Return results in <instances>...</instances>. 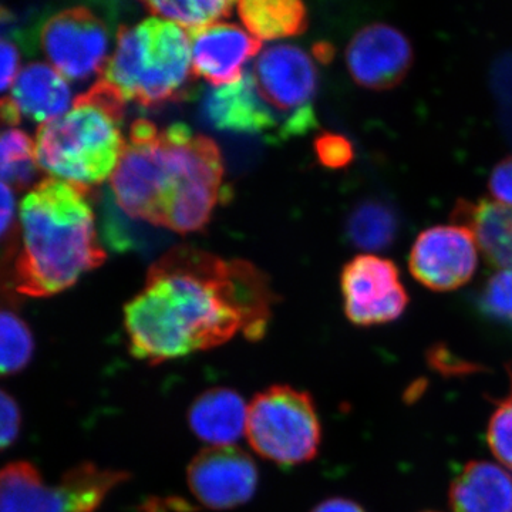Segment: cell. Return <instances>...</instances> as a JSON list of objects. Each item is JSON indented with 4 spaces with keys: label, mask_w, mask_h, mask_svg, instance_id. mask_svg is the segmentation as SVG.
Segmentation results:
<instances>
[{
    "label": "cell",
    "mask_w": 512,
    "mask_h": 512,
    "mask_svg": "<svg viewBox=\"0 0 512 512\" xmlns=\"http://www.w3.org/2000/svg\"><path fill=\"white\" fill-rule=\"evenodd\" d=\"M90 192L46 178L20 202V249L12 275L20 295H57L104 264Z\"/></svg>",
    "instance_id": "obj_3"
},
{
    "label": "cell",
    "mask_w": 512,
    "mask_h": 512,
    "mask_svg": "<svg viewBox=\"0 0 512 512\" xmlns=\"http://www.w3.org/2000/svg\"><path fill=\"white\" fill-rule=\"evenodd\" d=\"M346 232L350 242L363 251H384L396 241L399 217L390 205L370 200L349 215Z\"/></svg>",
    "instance_id": "obj_21"
},
{
    "label": "cell",
    "mask_w": 512,
    "mask_h": 512,
    "mask_svg": "<svg viewBox=\"0 0 512 512\" xmlns=\"http://www.w3.org/2000/svg\"><path fill=\"white\" fill-rule=\"evenodd\" d=\"M0 121L5 126H19L22 117H20L19 110L16 109L15 103L10 100V97H3L0 100Z\"/></svg>",
    "instance_id": "obj_33"
},
{
    "label": "cell",
    "mask_w": 512,
    "mask_h": 512,
    "mask_svg": "<svg viewBox=\"0 0 512 512\" xmlns=\"http://www.w3.org/2000/svg\"><path fill=\"white\" fill-rule=\"evenodd\" d=\"M20 53L10 40L0 37V93L12 86L20 72Z\"/></svg>",
    "instance_id": "obj_30"
},
{
    "label": "cell",
    "mask_w": 512,
    "mask_h": 512,
    "mask_svg": "<svg viewBox=\"0 0 512 512\" xmlns=\"http://www.w3.org/2000/svg\"><path fill=\"white\" fill-rule=\"evenodd\" d=\"M248 404L227 387H214L198 396L188 410L192 433L210 447L234 446L247 431Z\"/></svg>",
    "instance_id": "obj_18"
},
{
    "label": "cell",
    "mask_w": 512,
    "mask_h": 512,
    "mask_svg": "<svg viewBox=\"0 0 512 512\" xmlns=\"http://www.w3.org/2000/svg\"><path fill=\"white\" fill-rule=\"evenodd\" d=\"M16 25H18V20L12 10L0 6V33H12Z\"/></svg>",
    "instance_id": "obj_34"
},
{
    "label": "cell",
    "mask_w": 512,
    "mask_h": 512,
    "mask_svg": "<svg viewBox=\"0 0 512 512\" xmlns=\"http://www.w3.org/2000/svg\"><path fill=\"white\" fill-rule=\"evenodd\" d=\"M101 79L124 100L147 109L190 99L197 80L192 72L190 35L157 18L121 26Z\"/></svg>",
    "instance_id": "obj_5"
},
{
    "label": "cell",
    "mask_w": 512,
    "mask_h": 512,
    "mask_svg": "<svg viewBox=\"0 0 512 512\" xmlns=\"http://www.w3.org/2000/svg\"><path fill=\"white\" fill-rule=\"evenodd\" d=\"M346 64L359 86L376 92L393 89L412 69V43L394 26L372 23L350 40Z\"/></svg>",
    "instance_id": "obj_13"
},
{
    "label": "cell",
    "mask_w": 512,
    "mask_h": 512,
    "mask_svg": "<svg viewBox=\"0 0 512 512\" xmlns=\"http://www.w3.org/2000/svg\"><path fill=\"white\" fill-rule=\"evenodd\" d=\"M251 73L265 103L276 114H286L282 140L318 127L313 110L318 69L305 50L293 45L268 47L256 59Z\"/></svg>",
    "instance_id": "obj_8"
},
{
    "label": "cell",
    "mask_w": 512,
    "mask_h": 512,
    "mask_svg": "<svg viewBox=\"0 0 512 512\" xmlns=\"http://www.w3.org/2000/svg\"><path fill=\"white\" fill-rule=\"evenodd\" d=\"M22 429V412L18 402L0 389V451L13 446Z\"/></svg>",
    "instance_id": "obj_28"
},
{
    "label": "cell",
    "mask_w": 512,
    "mask_h": 512,
    "mask_svg": "<svg viewBox=\"0 0 512 512\" xmlns=\"http://www.w3.org/2000/svg\"><path fill=\"white\" fill-rule=\"evenodd\" d=\"M254 458L237 446L207 447L188 466L187 481L198 503L212 511L247 504L258 487Z\"/></svg>",
    "instance_id": "obj_11"
},
{
    "label": "cell",
    "mask_w": 512,
    "mask_h": 512,
    "mask_svg": "<svg viewBox=\"0 0 512 512\" xmlns=\"http://www.w3.org/2000/svg\"><path fill=\"white\" fill-rule=\"evenodd\" d=\"M453 225L467 229L488 265L512 269V208L501 202L460 200L451 212Z\"/></svg>",
    "instance_id": "obj_16"
},
{
    "label": "cell",
    "mask_w": 512,
    "mask_h": 512,
    "mask_svg": "<svg viewBox=\"0 0 512 512\" xmlns=\"http://www.w3.org/2000/svg\"><path fill=\"white\" fill-rule=\"evenodd\" d=\"M110 187L128 217L190 234L210 222L224 195V161L214 140L185 124L158 128L140 119L130 128Z\"/></svg>",
    "instance_id": "obj_2"
},
{
    "label": "cell",
    "mask_w": 512,
    "mask_h": 512,
    "mask_svg": "<svg viewBox=\"0 0 512 512\" xmlns=\"http://www.w3.org/2000/svg\"><path fill=\"white\" fill-rule=\"evenodd\" d=\"M453 512H512V477L490 461H470L448 491Z\"/></svg>",
    "instance_id": "obj_19"
},
{
    "label": "cell",
    "mask_w": 512,
    "mask_h": 512,
    "mask_svg": "<svg viewBox=\"0 0 512 512\" xmlns=\"http://www.w3.org/2000/svg\"><path fill=\"white\" fill-rule=\"evenodd\" d=\"M237 8L245 28L258 40L299 36L308 29V12L296 0H245Z\"/></svg>",
    "instance_id": "obj_20"
},
{
    "label": "cell",
    "mask_w": 512,
    "mask_h": 512,
    "mask_svg": "<svg viewBox=\"0 0 512 512\" xmlns=\"http://www.w3.org/2000/svg\"><path fill=\"white\" fill-rule=\"evenodd\" d=\"M480 308L488 318L512 325V269H501L485 282Z\"/></svg>",
    "instance_id": "obj_26"
},
{
    "label": "cell",
    "mask_w": 512,
    "mask_h": 512,
    "mask_svg": "<svg viewBox=\"0 0 512 512\" xmlns=\"http://www.w3.org/2000/svg\"><path fill=\"white\" fill-rule=\"evenodd\" d=\"M192 72L214 87L237 83L244 66L261 50L262 42L234 23H217L188 33Z\"/></svg>",
    "instance_id": "obj_14"
},
{
    "label": "cell",
    "mask_w": 512,
    "mask_h": 512,
    "mask_svg": "<svg viewBox=\"0 0 512 512\" xmlns=\"http://www.w3.org/2000/svg\"><path fill=\"white\" fill-rule=\"evenodd\" d=\"M126 103L103 79L77 96L72 109L37 130L40 170L87 190L111 178L127 144L123 136Z\"/></svg>",
    "instance_id": "obj_4"
},
{
    "label": "cell",
    "mask_w": 512,
    "mask_h": 512,
    "mask_svg": "<svg viewBox=\"0 0 512 512\" xmlns=\"http://www.w3.org/2000/svg\"><path fill=\"white\" fill-rule=\"evenodd\" d=\"M315 153L320 164L332 170L348 167L355 157V151L348 138L333 133H323L316 138Z\"/></svg>",
    "instance_id": "obj_27"
},
{
    "label": "cell",
    "mask_w": 512,
    "mask_h": 512,
    "mask_svg": "<svg viewBox=\"0 0 512 512\" xmlns=\"http://www.w3.org/2000/svg\"><path fill=\"white\" fill-rule=\"evenodd\" d=\"M315 57L320 60V62H329L333 57V49L330 45H316L315 46Z\"/></svg>",
    "instance_id": "obj_35"
},
{
    "label": "cell",
    "mask_w": 512,
    "mask_h": 512,
    "mask_svg": "<svg viewBox=\"0 0 512 512\" xmlns=\"http://www.w3.org/2000/svg\"><path fill=\"white\" fill-rule=\"evenodd\" d=\"M36 36L50 66L64 79L84 82L103 74L109 63V28L99 13L86 6L50 16Z\"/></svg>",
    "instance_id": "obj_9"
},
{
    "label": "cell",
    "mask_w": 512,
    "mask_h": 512,
    "mask_svg": "<svg viewBox=\"0 0 512 512\" xmlns=\"http://www.w3.org/2000/svg\"><path fill=\"white\" fill-rule=\"evenodd\" d=\"M202 114L217 130L281 138L282 124L256 89L251 72H245L237 83L208 90Z\"/></svg>",
    "instance_id": "obj_15"
},
{
    "label": "cell",
    "mask_w": 512,
    "mask_h": 512,
    "mask_svg": "<svg viewBox=\"0 0 512 512\" xmlns=\"http://www.w3.org/2000/svg\"><path fill=\"white\" fill-rule=\"evenodd\" d=\"M478 265L477 244L467 229L440 225L421 232L410 252V272L421 285L436 292L466 285Z\"/></svg>",
    "instance_id": "obj_12"
},
{
    "label": "cell",
    "mask_w": 512,
    "mask_h": 512,
    "mask_svg": "<svg viewBox=\"0 0 512 512\" xmlns=\"http://www.w3.org/2000/svg\"><path fill=\"white\" fill-rule=\"evenodd\" d=\"M144 9L151 15L160 16L174 25L185 28L188 33L217 25L220 20L232 15L235 3L220 2H144Z\"/></svg>",
    "instance_id": "obj_24"
},
{
    "label": "cell",
    "mask_w": 512,
    "mask_h": 512,
    "mask_svg": "<svg viewBox=\"0 0 512 512\" xmlns=\"http://www.w3.org/2000/svg\"><path fill=\"white\" fill-rule=\"evenodd\" d=\"M343 305L357 326L384 325L399 319L409 305L399 269L390 259L357 255L342 271Z\"/></svg>",
    "instance_id": "obj_10"
},
{
    "label": "cell",
    "mask_w": 512,
    "mask_h": 512,
    "mask_svg": "<svg viewBox=\"0 0 512 512\" xmlns=\"http://www.w3.org/2000/svg\"><path fill=\"white\" fill-rule=\"evenodd\" d=\"M36 144L28 133L9 128L0 134V183L22 191L35 183L39 174Z\"/></svg>",
    "instance_id": "obj_22"
},
{
    "label": "cell",
    "mask_w": 512,
    "mask_h": 512,
    "mask_svg": "<svg viewBox=\"0 0 512 512\" xmlns=\"http://www.w3.org/2000/svg\"><path fill=\"white\" fill-rule=\"evenodd\" d=\"M35 338L15 312L0 309V379L18 375L32 362Z\"/></svg>",
    "instance_id": "obj_23"
},
{
    "label": "cell",
    "mask_w": 512,
    "mask_h": 512,
    "mask_svg": "<svg viewBox=\"0 0 512 512\" xmlns=\"http://www.w3.org/2000/svg\"><path fill=\"white\" fill-rule=\"evenodd\" d=\"M488 188L495 201L512 208V156L495 165Z\"/></svg>",
    "instance_id": "obj_29"
},
{
    "label": "cell",
    "mask_w": 512,
    "mask_h": 512,
    "mask_svg": "<svg viewBox=\"0 0 512 512\" xmlns=\"http://www.w3.org/2000/svg\"><path fill=\"white\" fill-rule=\"evenodd\" d=\"M274 293L254 265L178 247L150 266L144 288L124 308L131 355L161 365L224 345L258 342Z\"/></svg>",
    "instance_id": "obj_1"
},
{
    "label": "cell",
    "mask_w": 512,
    "mask_h": 512,
    "mask_svg": "<svg viewBox=\"0 0 512 512\" xmlns=\"http://www.w3.org/2000/svg\"><path fill=\"white\" fill-rule=\"evenodd\" d=\"M312 512H366L355 501L348 498H329L316 505Z\"/></svg>",
    "instance_id": "obj_32"
},
{
    "label": "cell",
    "mask_w": 512,
    "mask_h": 512,
    "mask_svg": "<svg viewBox=\"0 0 512 512\" xmlns=\"http://www.w3.org/2000/svg\"><path fill=\"white\" fill-rule=\"evenodd\" d=\"M510 392L497 403L488 423L487 441L495 458L512 470V362L507 365Z\"/></svg>",
    "instance_id": "obj_25"
},
{
    "label": "cell",
    "mask_w": 512,
    "mask_h": 512,
    "mask_svg": "<svg viewBox=\"0 0 512 512\" xmlns=\"http://www.w3.org/2000/svg\"><path fill=\"white\" fill-rule=\"evenodd\" d=\"M16 201L15 194L9 185L0 183V239L12 231L15 224Z\"/></svg>",
    "instance_id": "obj_31"
},
{
    "label": "cell",
    "mask_w": 512,
    "mask_h": 512,
    "mask_svg": "<svg viewBox=\"0 0 512 512\" xmlns=\"http://www.w3.org/2000/svg\"><path fill=\"white\" fill-rule=\"evenodd\" d=\"M127 480L126 471L82 463L50 484L32 463L15 461L0 468V512H96Z\"/></svg>",
    "instance_id": "obj_6"
},
{
    "label": "cell",
    "mask_w": 512,
    "mask_h": 512,
    "mask_svg": "<svg viewBox=\"0 0 512 512\" xmlns=\"http://www.w3.org/2000/svg\"><path fill=\"white\" fill-rule=\"evenodd\" d=\"M10 100L20 117L46 124L72 109V90L66 79L49 63H29L12 84Z\"/></svg>",
    "instance_id": "obj_17"
},
{
    "label": "cell",
    "mask_w": 512,
    "mask_h": 512,
    "mask_svg": "<svg viewBox=\"0 0 512 512\" xmlns=\"http://www.w3.org/2000/svg\"><path fill=\"white\" fill-rule=\"evenodd\" d=\"M245 437L256 454L279 466L313 460L322 427L311 394L286 384L256 394L248 406Z\"/></svg>",
    "instance_id": "obj_7"
}]
</instances>
